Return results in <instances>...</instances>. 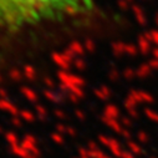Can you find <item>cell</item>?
Segmentation results:
<instances>
[{"mask_svg": "<svg viewBox=\"0 0 158 158\" xmlns=\"http://www.w3.org/2000/svg\"><path fill=\"white\" fill-rule=\"evenodd\" d=\"M106 21L98 0H0V77L54 45L97 31Z\"/></svg>", "mask_w": 158, "mask_h": 158, "instance_id": "6da1fadb", "label": "cell"}]
</instances>
